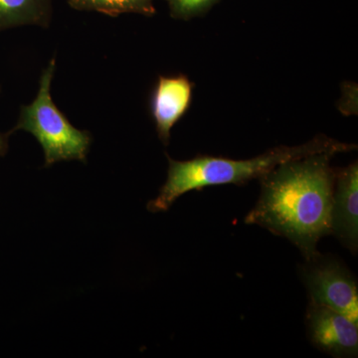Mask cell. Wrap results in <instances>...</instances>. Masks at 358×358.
<instances>
[{"instance_id":"cell-1","label":"cell","mask_w":358,"mask_h":358,"mask_svg":"<svg viewBox=\"0 0 358 358\" xmlns=\"http://www.w3.org/2000/svg\"><path fill=\"white\" fill-rule=\"evenodd\" d=\"M334 155L322 152L289 160L261 178L260 197L245 223L287 238L307 261L319 256L317 243L331 235Z\"/></svg>"},{"instance_id":"cell-2","label":"cell","mask_w":358,"mask_h":358,"mask_svg":"<svg viewBox=\"0 0 358 358\" xmlns=\"http://www.w3.org/2000/svg\"><path fill=\"white\" fill-rule=\"evenodd\" d=\"M357 145L319 136L296 147H278L254 159L235 160L224 157L199 155L194 159L179 162L169 159V173L166 183L160 188L159 196L148 202L150 212L169 210L181 195L192 190L203 189L208 186L244 185L253 179H260L280 164L322 152H350Z\"/></svg>"},{"instance_id":"cell-3","label":"cell","mask_w":358,"mask_h":358,"mask_svg":"<svg viewBox=\"0 0 358 358\" xmlns=\"http://www.w3.org/2000/svg\"><path fill=\"white\" fill-rule=\"evenodd\" d=\"M55 68L53 58L40 77L36 98L29 105L22 106L13 131H27L36 138L43 148L45 166L63 160L86 162L92 136L88 131L75 128L52 100L51 84Z\"/></svg>"},{"instance_id":"cell-4","label":"cell","mask_w":358,"mask_h":358,"mask_svg":"<svg viewBox=\"0 0 358 358\" xmlns=\"http://www.w3.org/2000/svg\"><path fill=\"white\" fill-rule=\"evenodd\" d=\"M303 271L310 303L343 313L358 322V288L355 278L336 259L319 255L307 261Z\"/></svg>"},{"instance_id":"cell-5","label":"cell","mask_w":358,"mask_h":358,"mask_svg":"<svg viewBox=\"0 0 358 358\" xmlns=\"http://www.w3.org/2000/svg\"><path fill=\"white\" fill-rule=\"evenodd\" d=\"M308 334L313 345L336 357H357L358 322L331 308L310 303Z\"/></svg>"},{"instance_id":"cell-6","label":"cell","mask_w":358,"mask_h":358,"mask_svg":"<svg viewBox=\"0 0 358 358\" xmlns=\"http://www.w3.org/2000/svg\"><path fill=\"white\" fill-rule=\"evenodd\" d=\"M331 235L353 253L358 247V164L353 162L345 169H336Z\"/></svg>"},{"instance_id":"cell-7","label":"cell","mask_w":358,"mask_h":358,"mask_svg":"<svg viewBox=\"0 0 358 358\" xmlns=\"http://www.w3.org/2000/svg\"><path fill=\"white\" fill-rule=\"evenodd\" d=\"M193 84L185 75L159 76L150 98V112L159 138L167 145L174 124L189 109Z\"/></svg>"},{"instance_id":"cell-8","label":"cell","mask_w":358,"mask_h":358,"mask_svg":"<svg viewBox=\"0 0 358 358\" xmlns=\"http://www.w3.org/2000/svg\"><path fill=\"white\" fill-rule=\"evenodd\" d=\"M52 0H0V32L20 26L48 27Z\"/></svg>"},{"instance_id":"cell-9","label":"cell","mask_w":358,"mask_h":358,"mask_svg":"<svg viewBox=\"0 0 358 358\" xmlns=\"http://www.w3.org/2000/svg\"><path fill=\"white\" fill-rule=\"evenodd\" d=\"M72 8L80 11H95L117 17L124 13L152 16L157 13L155 0H67Z\"/></svg>"},{"instance_id":"cell-10","label":"cell","mask_w":358,"mask_h":358,"mask_svg":"<svg viewBox=\"0 0 358 358\" xmlns=\"http://www.w3.org/2000/svg\"><path fill=\"white\" fill-rule=\"evenodd\" d=\"M174 20H189L204 15L220 0H166Z\"/></svg>"},{"instance_id":"cell-11","label":"cell","mask_w":358,"mask_h":358,"mask_svg":"<svg viewBox=\"0 0 358 358\" xmlns=\"http://www.w3.org/2000/svg\"><path fill=\"white\" fill-rule=\"evenodd\" d=\"M8 150V143H7V136L0 134V157L6 154Z\"/></svg>"}]
</instances>
